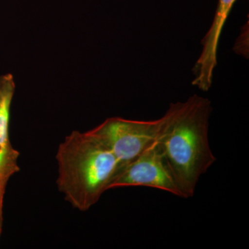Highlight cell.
Wrapping results in <instances>:
<instances>
[{"mask_svg":"<svg viewBox=\"0 0 249 249\" xmlns=\"http://www.w3.org/2000/svg\"><path fill=\"white\" fill-rule=\"evenodd\" d=\"M211 101L199 95L171 103L160 118L157 142L185 197L196 193L202 175L217 157L209 142Z\"/></svg>","mask_w":249,"mask_h":249,"instance_id":"6da1fadb","label":"cell"},{"mask_svg":"<svg viewBox=\"0 0 249 249\" xmlns=\"http://www.w3.org/2000/svg\"><path fill=\"white\" fill-rule=\"evenodd\" d=\"M58 191L74 209L88 211L99 201L120 163L89 132L73 131L56 153Z\"/></svg>","mask_w":249,"mask_h":249,"instance_id":"7a4b0ae2","label":"cell"},{"mask_svg":"<svg viewBox=\"0 0 249 249\" xmlns=\"http://www.w3.org/2000/svg\"><path fill=\"white\" fill-rule=\"evenodd\" d=\"M160 127V119L137 121L112 117L88 132L110 150L121 166L137 158L157 140Z\"/></svg>","mask_w":249,"mask_h":249,"instance_id":"3957f363","label":"cell"},{"mask_svg":"<svg viewBox=\"0 0 249 249\" xmlns=\"http://www.w3.org/2000/svg\"><path fill=\"white\" fill-rule=\"evenodd\" d=\"M144 186L185 197L174 178L157 139L132 161L119 167L107 191L121 187Z\"/></svg>","mask_w":249,"mask_h":249,"instance_id":"277c9868","label":"cell"},{"mask_svg":"<svg viewBox=\"0 0 249 249\" xmlns=\"http://www.w3.org/2000/svg\"><path fill=\"white\" fill-rule=\"evenodd\" d=\"M236 0H219L213 22L201 41L202 51L193 71V85L204 91H209L213 83L214 68L217 64V49L224 24Z\"/></svg>","mask_w":249,"mask_h":249,"instance_id":"5b68a950","label":"cell"},{"mask_svg":"<svg viewBox=\"0 0 249 249\" xmlns=\"http://www.w3.org/2000/svg\"><path fill=\"white\" fill-rule=\"evenodd\" d=\"M16 89L11 73L0 76V184L7 186L10 178L20 170L19 152L9 138L10 111Z\"/></svg>","mask_w":249,"mask_h":249,"instance_id":"8992f818","label":"cell"},{"mask_svg":"<svg viewBox=\"0 0 249 249\" xmlns=\"http://www.w3.org/2000/svg\"><path fill=\"white\" fill-rule=\"evenodd\" d=\"M6 188V185L0 184V235H1V229H2L3 201H4Z\"/></svg>","mask_w":249,"mask_h":249,"instance_id":"52a82bcc","label":"cell"}]
</instances>
